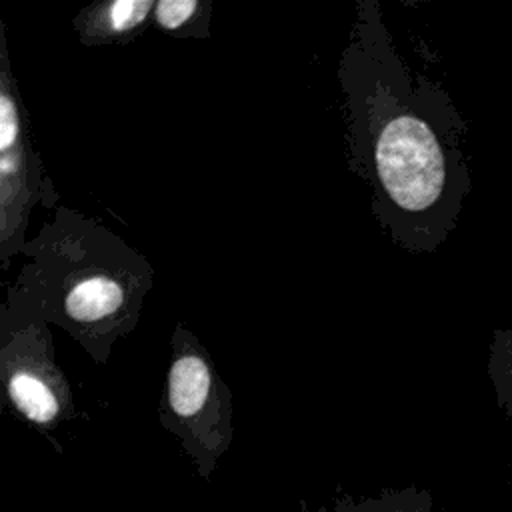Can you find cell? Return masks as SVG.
Returning a JSON list of instances; mask_svg holds the SVG:
<instances>
[{
	"label": "cell",
	"mask_w": 512,
	"mask_h": 512,
	"mask_svg": "<svg viewBox=\"0 0 512 512\" xmlns=\"http://www.w3.org/2000/svg\"><path fill=\"white\" fill-rule=\"evenodd\" d=\"M336 78L344 100L348 168L366 184L370 210L394 240L446 190V156L430 122L412 106L408 80L376 0H358Z\"/></svg>",
	"instance_id": "1"
},
{
	"label": "cell",
	"mask_w": 512,
	"mask_h": 512,
	"mask_svg": "<svg viewBox=\"0 0 512 512\" xmlns=\"http://www.w3.org/2000/svg\"><path fill=\"white\" fill-rule=\"evenodd\" d=\"M20 256L26 262L8 292L106 364L114 344L140 322L154 282L148 258L100 220L64 204Z\"/></svg>",
	"instance_id": "2"
},
{
	"label": "cell",
	"mask_w": 512,
	"mask_h": 512,
	"mask_svg": "<svg viewBox=\"0 0 512 512\" xmlns=\"http://www.w3.org/2000/svg\"><path fill=\"white\" fill-rule=\"evenodd\" d=\"M160 424L208 476L232 442V394L208 348L178 322L170 338V362L160 398Z\"/></svg>",
	"instance_id": "3"
},
{
	"label": "cell",
	"mask_w": 512,
	"mask_h": 512,
	"mask_svg": "<svg viewBox=\"0 0 512 512\" xmlns=\"http://www.w3.org/2000/svg\"><path fill=\"white\" fill-rule=\"evenodd\" d=\"M0 382L12 410L42 432L76 416L50 324L8 290L0 304Z\"/></svg>",
	"instance_id": "4"
},
{
	"label": "cell",
	"mask_w": 512,
	"mask_h": 512,
	"mask_svg": "<svg viewBox=\"0 0 512 512\" xmlns=\"http://www.w3.org/2000/svg\"><path fill=\"white\" fill-rule=\"evenodd\" d=\"M58 206L54 180L34 144L28 110L10 64L6 26L0 20V264L6 272L28 242L34 208Z\"/></svg>",
	"instance_id": "5"
},
{
	"label": "cell",
	"mask_w": 512,
	"mask_h": 512,
	"mask_svg": "<svg viewBox=\"0 0 512 512\" xmlns=\"http://www.w3.org/2000/svg\"><path fill=\"white\" fill-rule=\"evenodd\" d=\"M156 0H100L72 18V28L86 48L126 46L152 26Z\"/></svg>",
	"instance_id": "6"
},
{
	"label": "cell",
	"mask_w": 512,
	"mask_h": 512,
	"mask_svg": "<svg viewBox=\"0 0 512 512\" xmlns=\"http://www.w3.org/2000/svg\"><path fill=\"white\" fill-rule=\"evenodd\" d=\"M210 16V0H156L152 28L178 40H204L210 36Z\"/></svg>",
	"instance_id": "7"
},
{
	"label": "cell",
	"mask_w": 512,
	"mask_h": 512,
	"mask_svg": "<svg viewBox=\"0 0 512 512\" xmlns=\"http://www.w3.org/2000/svg\"><path fill=\"white\" fill-rule=\"evenodd\" d=\"M336 512H434V504L428 492L408 488L384 494L378 500L340 504Z\"/></svg>",
	"instance_id": "8"
}]
</instances>
